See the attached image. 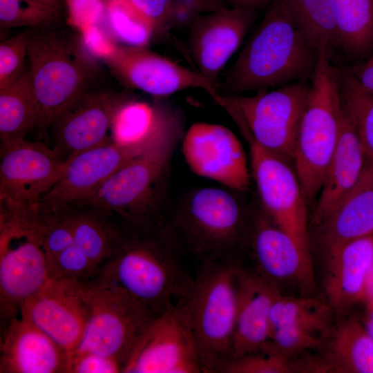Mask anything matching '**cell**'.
Returning a JSON list of instances; mask_svg holds the SVG:
<instances>
[{
    "mask_svg": "<svg viewBox=\"0 0 373 373\" xmlns=\"http://www.w3.org/2000/svg\"><path fill=\"white\" fill-rule=\"evenodd\" d=\"M121 227L115 254L94 276L121 287L157 316L185 302L194 276L164 213Z\"/></svg>",
    "mask_w": 373,
    "mask_h": 373,
    "instance_id": "1",
    "label": "cell"
},
{
    "mask_svg": "<svg viewBox=\"0 0 373 373\" xmlns=\"http://www.w3.org/2000/svg\"><path fill=\"white\" fill-rule=\"evenodd\" d=\"M227 188L202 187L186 193L165 213L186 256L199 263L241 264L249 254L254 207L249 208Z\"/></svg>",
    "mask_w": 373,
    "mask_h": 373,
    "instance_id": "2",
    "label": "cell"
},
{
    "mask_svg": "<svg viewBox=\"0 0 373 373\" xmlns=\"http://www.w3.org/2000/svg\"><path fill=\"white\" fill-rule=\"evenodd\" d=\"M282 0H275L225 74L221 94L239 95L309 80L318 57Z\"/></svg>",
    "mask_w": 373,
    "mask_h": 373,
    "instance_id": "3",
    "label": "cell"
},
{
    "mask_svg": "<svg viewBox=\"0 0 373 373\" xmlns=\"http://www.w3.org/2000/svg\"><path fill=\"white\" fill-rule=\"evenodd\" d=\"M184 136L182 116L166 104L160 121L142 151L133 156L93 195L75 207H90L133 221L162 211L174 151Z\"/></svg>",
    "mask_w": 373,
    "mask_h": 373,
    "instance_id": "4",
    "label": "cell"
},
{
    "mask_svg": "<svg viewBox=\"0 0 373 373\" xmlns=\"http://www.w3.org/2000/svg\"><path fill=\"white\" fill-rule=\"evenodd\" d=\"M319 51L302 115L294 164L306 204L312 211L338 142L343 105L338 67Z\"/></svg>",
    "mask_w": 373,
    "mask_h": 373,
    "instance_id": "5",
    "label": "cell"
},
{
    "mask_svg": "<svg viewBox=\"0 0 373 373\" xmlns=\"http://www.w3.org/2000/svg\"><path fill=\"white\" fill-rule=\"evenodd\" d=\"M241 264L199 263L184 302L202 373H221L230 360L238 305Z\"/></svg>",
    "mask_w": 373,
    "mask_h": 373,
    "instance_id": "6",
    "label": "cell"
},
{
    "mask_svg": "<svg viewBox=\"0 0 373 373\" xmlns=\"http://www.w3.org/2000/svg\"><path fill=\"white\" fill-rule=\"evenodd\" d=\"M80 47L52 31L29 32V71L41 133L49 130L66 106L87 92L93 66Z\"/></svg>",
    "mask_w": 373,
    "mask_h": 373,
    "instance_id": "7",
    "label": "cell"
},
{
    "mask_svg": "<svg viewBox=\"0 0 373 373\" xmlns=\"http://www.w3.org/2000/svg\"><path fill=\"white\" fill-rule=\"evenodd\" d=\"M309 88L308 81H300L251 96L220 93L212 99L228 113L247 142L294 162Z\"/></svg>",
    "mask_w": 373,
    "mask_h": 373,
    "instance_id": "8",
    "label": "cell"
},
{
    "mask_svg": "<svg viewBox=\"0 0 373 373\" xmlns=\"http://www.w3.org/2000/svg\"><path fill=\"white\" fill-rule=\"evenodd\" d=\"M84 285L88 317L82 338L69 356L100 354L117 361L123 370L157 316L117 285L93 276Z\"/></svg>",
    "mask_w": 373,
    "mask_h": 373,
    "instance_id": "9",
    "label": "cell"
},
{
    "mask_svg": "<svg viewBox=\"0 0 373 373\" xmlns=\"http://www.w3.org/2000/svg\"><path fill=\"white\" fill-rule=\"evenodd\" d=\"M68 160L39 142L1 141L0 213L19 218L37 216L43 196L60 178Z\"/></svg>",
    "mask_w": 373,
    "mask_h": 373,
    "instance_id": "10",
    "label": "cell"
},
{
    "mask_svg": "<svg viewBox=\"0 0 373 373\" xmlns=\"http://www.w3.org/2000/svg\"><path fill=\"white\" fill-rule=\"evenodd\" d=\"M50 278L46 256L31 225L0 219L1 327L17 318L21 304Z\"/></svg>",
    "mask_w": 373,
    "mask_h": 373,
    "instance_id": "11",
    "label": "cell"
},
{
    "mask_svg": "<svg viewBox=\"0 0 373 373\" xmlns=\"http://www.w3.org/2000/svg\"><path fill=\"white\" fill-rule=\"evenodd\" d=\"M260 204L271 220L310 256L308 207L294 162L249 141Z\"/></svg>",
    "mask_w": 373,
    "mask_h": 373,
    "instance_id": "12",
    "label": "cell"
},
{
    "mask_svg": "<svg viewBox=\"0 0 373 373\" xmlns=\"http://www.w3.org/2000/svg\"><path fill=\"white\" fill-rule=\"evenodd\" d=\"M122 372H202L199 351L184 302L153 321Z\"/></svg>",
    "mask_w": 373,
    "mask_h": 373,
    "instance_id": "13",
    "label": "cell"
},
{
    "mask_svg": "<svg viewBox=\"0 0 373 373\" xmlns=\"http://www.w3.org/2000/svg\"><path fill=\"white\" fill-rule=\"evenodd\" d=\"M102 58L123 85L155 97L195 88L203 89L211 98L220 94V84L146 46L114 44Z\"/></svg>",
    "mask_w": 373,
    "mask_h": 373,
    "instance_id": "14",
    "label": "cell"
},
{
    "mask_svg": "<svg viewBox=\"0 0 373 373\" xmlns=\"http://www.w3.org/2000/svg\"><path fill=\"white\" fill-rule=\"evenodd\" d=\"M84 283L50 278L20 307V317L47 334L68 356L79 345L88 317Z\"/></svg>",
    "mask_w": 373,
    "mask_h": 373,
    "instance_id": "15",
    "label": "cell"
},
{
    "mask_svg": "<svg viewBox=\"0 0 373 373\" xmlns=\"http://www.w3.org/2000/svg\"><path fill=\"white\" fill-rule=\"evenodd\" d=\"M182 142L184 160L195 174L238 192L249 189L250 173L245 152L230 129L220 124L195 122L184 134Z\"/></svg>",
    "mask_w": 373,
    "mask_h": 373,
    "instance_id": "16",
    "label": "cell"
},
{
    "mask_svg": "<svg viewBox=\"0 0 373 373\" xmlns=\"http://www.w3.org/2000/svg\"><path fill=\"white\" fill-rule=\"evenodd\" d=\"M149 139L141 145L124 146L110 138L70 157L60 178L43 196L40 211H61L88 198L126 162L142 151Z\"/></svg>",
    "mask_w": 373,
    "mask_h": 373,
    "instance_id": "17",
    "label": "cell"
},
{
    "mask_svg": "<svg viewBox=\"0 0 373 373\" xmlns=\"http://www.w3.org/2000/svg\"><path fill=\"white\" fill-rule=\"evenodd\" d=\"M249 254L255 263L254 271L278 291L285 282L306 289L314 287L310 256L271 220L259 202L254 206Z\"/></svg>",
    "mask_w": 373,
    "mask_h": 373,
    "instance_id": "18",
    "label": "cell"
},
{
    "mask_svg": "<svg viewBox=\"0 0 373 373\" xmlns=\"http://www.w3.org/2000/svg\"><path fill=\"white\" fill-rule=\"evenodd\" d=\"M131 97L122 93L86 92L54 119L50 130L54 147L65 159L100 145L117 110Z\"/></svg>",
    "mask_w": 373,
    "mask_h": 373,
    "instance_id": "19",
    "label": "cell"
},
{
    "mask_svg": "<svg viewBox=\"0 0 373 373\" xmlns=\"http://www.w3.org/2000/svg\"><path fill=\"white\" fill-rule=\"evenodd\" d=\"M256 16V10L231 7L195 15L188 41L198 71L220 84L218 74L240 47Z\"/></svg>",
    "mask_w": 373,
    "mask_h": 373,
    "instance_id": "20",
    "label": "cell"
},
{
    "mask_svg": "<svg viewBox=\"0 0 373 373\" xmlns=\"http://www.w3.org/2000/svg\"><path fill=\"white\" fill-rule=\"evenodd\" d=\"M372 170L373 157L343 106L338 142L312 211L311 224L314 227L321 224Z\"/></svg>",
    "mask_w": 373,
    "mask_h": 373,
    "instance_id": "21",
    "label": "cell"
},
{
    "mask_svg": "<svg viewBox=\"0 0 373 373\" xmlns=\"http://www.w3.org/2000/svg\"><path fill=\"white\" fill-rule=\"evenodd\" d=\"M1 329V373H67V352L32 323L17 317Z\"/></svg>",
    "mask_w": 373,
    "mask_h": 373,
    "instance_id": "22",
    "label": "cell"
},
{
    "mask_svg": "<svg viewBox=\"0 0 373 373\" xmlns=\"http://www.w3.org/2000/svg\"><path fill=\"white\" fill-rule=\"evenodd\" d=\"M279 293L254 271L240 267L238 305L229 361L260 350L269 341V313Z\"/></svg>",
    "mask_w": 373,
    "mask_h": 373,
    "instance_id": "23",
    "label": "cell"
},
{
    "mask_svg": "<svg viewBox=\"0 0 373 373\" xmlns=\"http://www.w3.org/2000/svg\"><path fill=\"white\" fill-rule=\"evenodd\" d=\"M325 257L327 303L332 309L342 312L363 300L373 262V235L348 241Z\"/></svg>",
    "mask_w": 373,
    "mask_h": 373,
    "instance_id": "24",
    "label": "cell"
},
{
    "mask_svg": "<svg viewBox=\"0 0 373 373\" xmlns=\"http://www.w3.org/2000/svg\"><path fill=\"white\" fill-rule=\"evenodd\" d=\"M316 227L325 256L348 241L373 235V170Z\"/></svg>",
    "mask_w": 373,
    "mask_h": 373,
    "instance_id": "25",
    "label": "cell"
},
{
    "mask_svg": "<svg viewBox=\"0 0 373 373\" xmlns=\"http://www.w3.org/2000/svg\"><path fill=\"white\" fill-rule=\"evenodd\" d=\"M322 358L329 372L373 373V338L357 320L332 327Z\"/></svg>",
    "mask_w": 373,
    "mask_h": 373,
    "instance_id": "26",
    "label": "cell"
},
{
    "mask_svg": "<svg viewBox=\"0 0 373 373\" xmlns=\"http://www.w3.org/2000/svg\"><path fill=\"white\" fill-rule=\"evenodd\" d=\"M73 243L98 269L115 254L122 236L110 213L90 207H69Z\"/></svg>",
    "mask_w": 373,
    "mask_h": 373,
    "instance_id": "27",
    "label": "cell"
},
{
    "mask_svg": "<svg viewBox=\"0 0 373 373\" xmlns=\"http://www.w3.org/2000/svg\"><path fill=\"white\" fill-rule=\"evenodd\" d=\"M25 69L0 86L1 141L25 138L31 130H38L39 109L29 68Z\"/></svg>",
    "mask_w": 373,
    "mask_h": 373,
    "instance_id": "28",
    "label": "cell"
},
{
    "mask_svg": "<svg viewBox=\"0 0 373 373\" xmlns=\"http://www.w3.org/2000/svg\"><path fill=\"white\" fill-rule=\"evenodd\" d=\"M339 48L351 64L373 53V0H332Z\"/></svg>",
    "mask_w": 373,
    "mask_h": 373,
    "instance_id": "29",
    "label": "cell"
},
{
    "mask_svg": "<svg viewBox=\"0 0 373 373\" xmlns=\"http://www.w3.org/2000/svg\"><path fill=\"white\" fill-rule=\"evenodd\" d=\"M296 27L319 53L332 54L339 48L338 28L332 0H282Z\"/></svg>",
    "mask_w": 373,
    "mask_h": 373,
    "instance_id": "30",
    "label": "cell"
},
{
    "mask_svg": "<svg viewBox=\"0 0 373 373\" xmlns=\"http://www.w3.org/2000/svg\"><path fill=\"white\" fill-rule=\"evenodd\" d=\"M166 103L153 105L132 98L116 112L111 126V139L124 146L146 143L156 129Z\"/></svg>",
    "mask_w": 373,
    "mask_h": 373,
    "instance_id": "31",
    "label": "cell"
},
{
    "mask_svg": "<svg viewBox=\"0 0 373 373\" xmlns=\"http://www.w3.org/2000/svg\"><path fill=\"white\" fill-rule=\"evenodd\" d=\"M331 307L310 297H296L279 293L269 313V329L283 325H313L332 328Z\"/></svg>",
    "mask_w": 373,
    "mask_h": 373,
    "instance_id": "32",
    "label": "cell"
},
{
    "mask_svg": "<svg viewBox=\"0 0 373 373\" xmlns=\"http://www.w3.org/2000/svg\"><path fill=\"white\" fill-rule=\"evenodd\" d=\"M337 67L343 106L353 120L367 152L373 157V95L361 88L347 65Z\"/></svg>",
    "mask_w": 373,
    "mask_h": 373,
    "instance_id": "33",
    "label": "cell"
},
{
    "mask_svg": "<svg viewBox=\"0 0 373 373\" xmlns=\"http://www.w3.org/2000/svg\"><path fill=\"white\" fill-rule=\"evenodd\" d=\"M108 19L113 33L129 46H146L155 30L127 0H111Z\"/></svg>",
    "mask_w": 373,
    "mask_h": 373,
    "instance_id": "34",
    "label": "cell"
},
{
    "mask_svg": "<svg viewBox=\"0 0 373 373\" xmlns=\"http://www.w3.org/2000/svg\"><path fill=\"white\" fill-rule=\"evenodd\" d=\"M31 226L46 256L48 263L73 244L68 209L58 212H41Z\"/></svg>",
    "mask_w": 373,
    "mask_h": 373,
    "instance_id": "35",
    "label": "cell"
},
{
    "mask_svg": "<svg viewBox=\"0 0 373 373\" xmlns=\"http://www.w3.org/2000/svg\"><path fill=\"white\" fill-rule=\"evenodd\" d=\"M332 329L312 325L278 326L269 329V341L284 354L294 358L323 347Z\"/></svg>",
    "mask_w": 373,
    "mask_h": 373,
    "instance_id": "36",
    "label": "cell"
},
{
    "mask_svg": "<svg viewBox=\"0 0 373 373\" xmlns=\"http://www.w3.org/2000/svg\"><path fill=\"white\" fill-rule=\"evenodd\" d=\"M297 372L295 360L268 341L260 350L227 362L221 373Z\"/></svg>",
    "mask_w": 373,
    "mask_h": 373,
    "instance_id": "37",
    "label": "cell"
},
{
    "mask_svg": "<svg viewBox=\"0 0 373 373\" xmlns=\"http://www.w3.org/2000/svg\"><path fill=\"white\" fill-rule=\"evenodd\" d=\"M58 10L34 0H0V28L40 27L56 19Z\"/></svg>",
    "mask_w": 373,
    "mask_h": 373,
    "instance_id": "38",
    "label": "cell"
},
{
    "mask_svg": "<svg viewBox=\"0 0 373 373\" xmlns=\"http://www.w3.org/2000/svg\"><path fill=\"white\" fill-rule=\"evenodd\" d=\"M50 278L90 280L98 267L74 243L48 262Z\"/></svg>",
    "mask_w": 373,
    "mask_h": 373,
    "instance_id": "39",
    "label": "cell"
},
{
    "mask_svg": "<svg viewBox=\"0 0 373 373\" xmlns=\"http://www.w3.org/2000/svg\"><path fill=\"white\" fill-rule=\"evenodd\" d=\"M29 32H21L0 44V86L17 76L28 56Z\"/></svg>",
    "mask_w": 373,
    "mask_h": 373,
    "instance_id": "40",
    "label": "cell"
},
{
    "mask_svg": "<svg viewBox=\"0 0 373 373\" xmlns=\"http://www.w3.org/2000/svg\"><path fill=\"white\" fill-rule=\"evenodd\" d=\"M153 27L163 32L179 12L184 14L178 0H127Z\"/></svg>",
    "mask_w": 373,
    "mask_h": 373,
    "instance_id": "41",
    "label": "cell"
},
{
    "mask_svg": "<svg viewBox=\"0 0 373 373\" xmlns=\"http://www.w3.org/2000/svg\"><path fill=\"white\" fill-rule=\"evenodd\" d=\"M122 366L117 361L100 354L84 352L68 357L67 373H118Z\"/></svg>",
    "mask_w": 373,
    "mask_h": 373,
    "instance_id": "42",
    "label": "cell"
},
{
    "mask_svg": "<svg viewBox=\"0 0 373 373\" xmlns=\"http://www.w3.org/2000/svg\"><path fill=\"white\" fill-rule=\"evenodd\" d=\"M69 21L82 32L95 25L104 12L102 0H66Z\"/></svg>",
    "mask_w": 373,
    "mask_h": 373,
    "instance_id": "43",
    "label": "cell"
},
{
    "mask_svg": "<svg viewBox=\"0 0 373 373\" xmlns=\"http://www.w3.org/2000/svg\"><path fill=\"white\" fill-rule=\"evenodd\" d=\"M347 66L361 88L373 95V53L363 61Z\"/></svg>",
    "mask_w": 373,
    "mask_h": 373,
    "instance_id": "44",
    "label": "cell"
},
{
    "mask_svg": "<svg viewBox=\"0 0 373 373\" xmlns=\"http://www.w3.org/2000/svg\"><path fill=\"white\" fill-rule=\"evenodd\" d=\"M224 0H178L186 15H199L224 7Z\"/></svg>",
    "mask_w": 373,
    "mask_h": 373,
    "instance_id": "45",
    "label": "cell"
},
{
    "mask_svg": "<svg viewBox=\"0 0 373 373\" xmlns=\"http://www.w3.org/2000/svg\"><path fill=\"white\" fill-rule=\"evenodd\" d=\"M231 8L258 10L265 6L271 0H227Z\"/></svg>",
    "mask_w": 373,
    "mask_h": 373,
    "instance_id": "46",
    "label": "cell"
},
{
    "mask_svg": "<svg viewBox=\"0 0 373 373\" xmlns=\"http://www.w3.org/2000/svg\"><path fill=\"white\" fill-rule=\"evenodd\" d=\"M362 300L369 311L373 309V262L367 277Z\"/></svg>",
    "mask_w": 373,
    "mask_h": 373,
    "instance_id": "47",
    "label": "cell"
},
{
    "mask_svg": "<svg viewBox=\"0 0 373 373\" xmlns=\"http://www.w3.org/2000/svg\"><path fill=\"white\" fill-rule=\"evenodd\" d=\"M369 316L365 322V329L373 338V309L370 310Z\"/></svg>",
    "mask_w": 373,
    "mask_h": 373,
    "instance_id": "48",
    "label": "cell"
},
{
    "mask_svg": "<svg viewBox=\"0 0 373 373\" xmlns=\"http://www.w3.org/2000/svg\"><path fill=\"white\" fill-rule=\"evenodd\" d=\"M34 1L49 6L57 10H59L61 5V0H34Z\"/></svg>",
    "mask_w": 373,
    "mask_h": 373,
    "instance_id": "49",
    "label": "cell"
}]
</instances>
